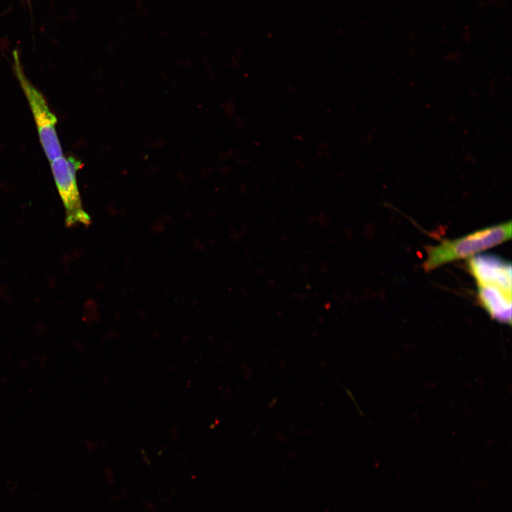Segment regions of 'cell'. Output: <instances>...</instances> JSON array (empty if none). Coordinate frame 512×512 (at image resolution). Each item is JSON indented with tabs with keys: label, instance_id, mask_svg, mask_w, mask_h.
Returning a JSON list of instances; mask_svg holds the SVG:
<instances>
[{
	"label": "cell",
	"instance_id": "cell-4",
	"mask_svg": "<svg viewBox=\"0 0 512 512\" xmlns=\"http://www.w3.org/2000/svg\"><path fill=\"white\" fill-rule=\"evenodd\" d=\"M468 269L477 287L511 292V265L495 255H479L469 259Z\"/></svg>",
	"mask_w": 512,
	"mask_h": 512
},
{
	"label": "cell",
	"instance_id": "cell-1",
	"mask_svg": "<svg viewBox=\"0 0 512 512\" xmlns=\"http://www.w3.org/2000/svg\"><path fill=\"white\" fill-rule=\"evenodd\" d=\"M511 238V222H505L476 230L459 238L444 240L427 248L422 267L426 272L458 260L471 258Z\"/></svg>",
	"mask_w": 512,
	"mask_h": 512
},
{
	"label": "cell",
	"instance_id": "cell-3",
	"mask_svg": "<svg viewBox=\"0 0 512 512\" xmlns=\"http://www.w3.org/2000/svg\"><path fill=\"white\" fill-rule=\"evenodd\" d=\"M54 180L65 210V225H88L91 220L84 210L76 182V171L81 163L75 158L61 156L50 161Z\"/></svg>",
	"mask_w": 512,
	"mask_h": 512
},
{
	"label": "cell",
	"instance_id": "cell-2",
	"mask_svg": "<svg viewBox=\"0 0 512 512\" xmlns=\"http://www.w3.org/2000/svg\"><path fill=\"white\" fill-rule=\"evenodd\" d=\"M14 68L19 84L29 103L36 124L40 142L50 161L62 156L60 142L56 133L57 118L50 110L42 95L26 76L18 52H13Z\"/></svg>",
	"mask_w": 512,
	"mask_h": 512
}]
</instances>
